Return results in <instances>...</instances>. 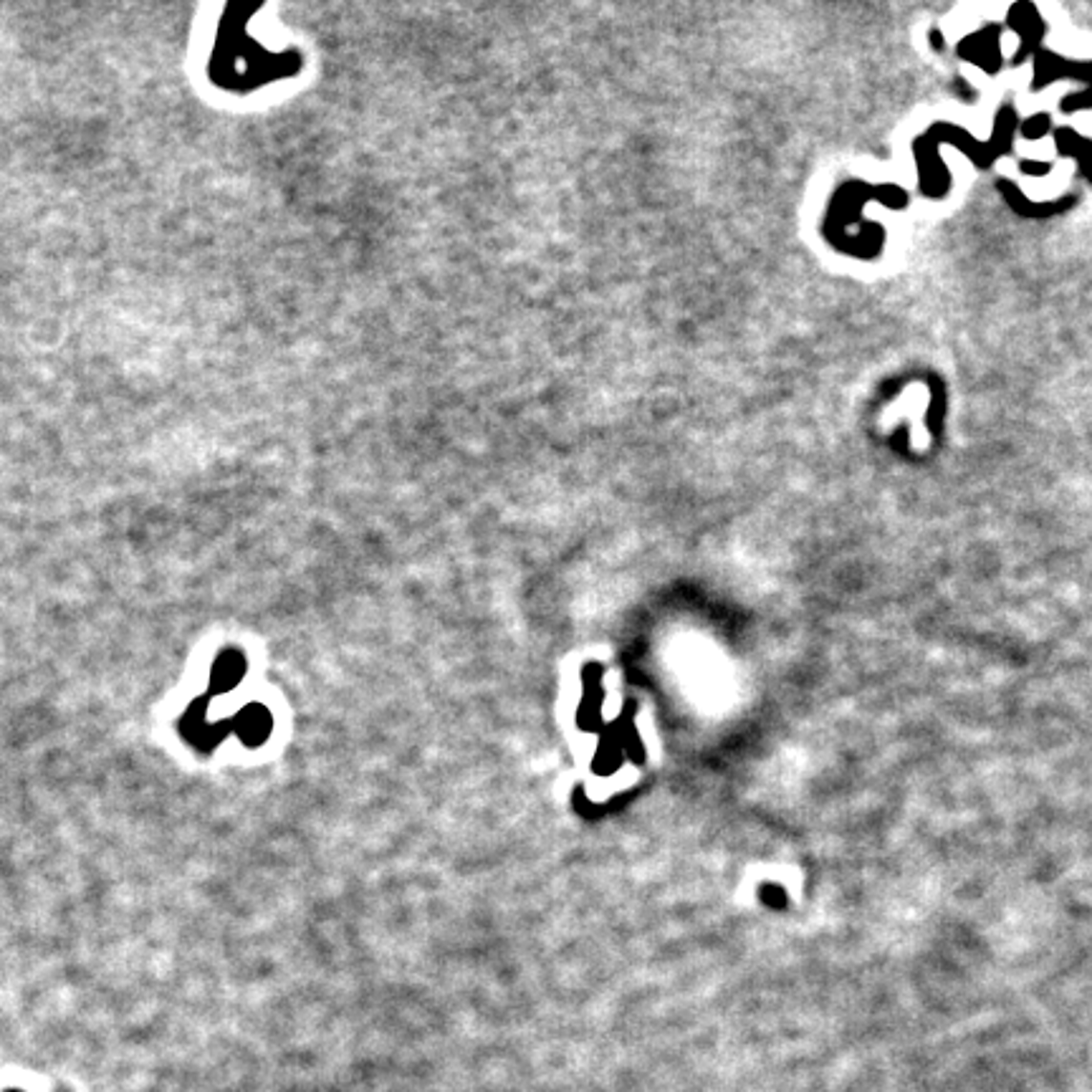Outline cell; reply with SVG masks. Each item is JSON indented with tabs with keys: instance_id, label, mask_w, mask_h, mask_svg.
Instances as JSON below:
<instances>
[{
	"instance_id": "cell-1",
	"label": "cell",
	"mask_w": 1092,
	"mask_h": 1092,
	"mask_svg": "<svg viewBox=\"0 0 1092 1092\" xmlns=\"http://www.w3.org/2000/svg\"><path fill=\"white\" fill-rule=\"evenodd\" d=\"M230 728H233V721L230 723H223V721H210L207 718V703L205 700H195L193 706L187 708L185 718L180 721V731H182V736H185L187 741L193 743L195 749H203V751H210L215 749L218 743L225 739V736L230 734Z\"/></svg>"
},
{
	"instance_id": "cell-2",
	"label": "cell",
	"mask_w": 1092,
	"mask_h": 1092,
	"mask_svg": "<svg viewBox=\"0 0 1092 1092\" xmlns=\"http://www.w3.org/2000/svg\"><path fill=\"white\" fill-rule=\"evenodd\" d=\"M271 714L261 703H250L233 718V731L246 746H261L271 736Z\"/></svg>"
},
{
	"instance_id": "cell-3",
	"label": "cell",
	"mask_w": 1092,
	"mask_h": 1092,
	"mask_svg": "<svg viewBox=\"0 0 1092 1092\" xmlns=\"http://www.w3.org/2000/svg\"><path fill=\"white\" fill-rule=\"evenodd\" d=\"M243 675H246V657L238 650H225L215 660L213 673H210V688L215 693H228L241 683Z\"/></svg>"
}]
</instances>
